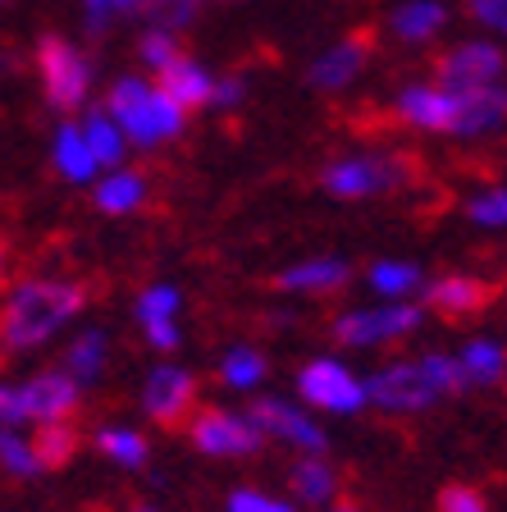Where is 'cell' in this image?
Wrapping results in <instances>:
<instances>
[{"label": "cell", "instance_id": "1", "mask_svg": "<svg viewBox=\"0 0 507 512\" xmlns=\"http://www.w3.org/2000/svg\"><path fill=\"white\" fill-rule=\"evenodd\" d=\"M87 284L83 279H32L19 284L0 307V348H37L46 343L60 325L78 316L87 307Z\"/></svg>", "mask_w": 507, "mask_h": 512}, {"label": "cell", "instance_id": "2", "mask_svg": "<svg viewBox=\"0 0 507 512\" xmlns=\"http://www.w3.org/2000/svg\"><path fill=\"white\" fill-rule=\"evenodd\" d=\"M421 179V160L407 156V151H375V156H348L325 165L320 183H325L329 197H380V192H398L412 188Z\"/></svg>", "mask_w": 507, "mask_h": 512}, {"label": "cell", "instance_id": "3", "mask_svg": "<svg viewBox=\"0 0 507 512\" xmlns=\"http://www.w3.org/2000/svg\"><path fill=\"white\" fill-rule=\"evenodd\" d=\"M37 78H42V92L60 115H74L83 106L87 87H92V64L83 60V51L64 42L60 32H42L37 37Z\"/></svg>", "mask_w": 507, "mask_h": 512}, {"label": "cell", "instance_id": "4", "mask_svg": "<svg viewBox=\"0 0 507 512\" xmlns=\"http://www.w3.org/2000/svg\"><path fill=\"white\" fill-rule=\"evenodd\" d=\"M188 439L192 448L211 453V458H238V453H256L265 444V435L247 416H229L220 407H197L188 416Z\"/></svg>", "mask_w": 507, "mask_h": 512}, {"label": "cell", "instance_id": "5", "mask_svg": "<svg viewBox=\"0 0 507 512\" xmlns=\"http://www.w3.org/2000/svg\"><path fill=\"white\" fill-rule=\"evenodd\" d=\"M434 78H439L434 87H444L453 96L476 92V87H494L503 78V51L489 42H466L434 60Z\"/></svg>", "mask_w": 507, "mask_h": 512}, {"label": "cell", "instance_id": "6", "mask_svg": "<svg viewBox=\"0 0 507 512\" xmlns=\"http://www.w3.org/2000/svg\"><path fill=\"white\" fill-rule=\"evenodd\" d=\"M142 407L160 430H183L192 407H197V375H188L183 366H156L147 380Z\"/></svg>", "mask_w": 507, "mask_h": 512}, {"label": "cell", "instance_id": "7", "mask_svg": "<svg viewBox=\"0 0 507 512\" xmlns=\"http://www.w3.org/2000/svg\"><path fill=\"white\" fill-rule=\"evenodd\" d=\"M366 389V398H375V407H384V412H425V407L434 403V389L430 380L421 375V366L416 362H398V366H384L380 375L370 384H361Z\"/></svg>", "mask_w": 507, "mask_h": 512}, {"label": "cell", "instance_id": "8", "mask_svg": "<svg viewBox=\"0 0 507 512\" xmlns=\"http://www.w3.org/2000/svg\"><path fill=\"white\" fill-rule=\"evenodd\" d=\"M421 325V307H380V311H352V316H338L334 320V339L338 343H389V339H402Z\"/></svg>", "mask_w": 507, "mask_h": 512}, {"label": "cell", "instance_id": "9", "mask_svg": "<svg viewBox=\"0 0 507 512\" xmlns=\"http://www.w3.org/2000/svg\"><path fill=\"white\" fill-rule=\"evenodd\" d=\"M19 412L23 421H69L78 412V380L64 371H46L19 389Z\"/></svg>", "mask_w": 507, "mask_h": 512}, {"label": "cell", "instance_id": "10", "mask_svg": "<svg viewBox=\"0 0 507 512\" xmlns=\"http://www.w3.org/2000/svg\"><path fill=\"white\" fill-rule=\"evenodd\" d=\"M297 389L311 407H325V412H357L366 403L361 380H352V371H343L338 362H311L297 380Z\"/></svg>", "mask_w": 507, "mask_h": 512}, {"label": "cell", "instance_id": "11", "mask_svg": "<svg viewBox=\"0 0 507 512\" xmlns=\"http://www.w3.org/2000/svg\"><path fill=\"white\" fill-rule=\"evenodd\" d=\"M247 421H252L261 435H275V439H288V444L307 448V453H325V430L302 416V407H288L279 398H261V403L247 407Z\"/></svg>", "mask_w": 507, "mask_h": 512}, {"label": "cell", "instance_id": "12", "mask_svg": "<svg viewBox=\"0 0 507 512\" xmlns=\"http://www.w3.org/2000/svg\"><path fill=\"white\" fill-rule=\"evenodd\" d=\"M425 302H430L434 316L462 325V320H476L485 307H494V288H489L485 279H471V275H448V279H434Z\"/></svg>", "mask_w": 507, "mask_h": 512}, {"label": "cell", "instance_id": "13", "mask_svg": "<svg viewBox=\"0 0 507 512\" xmlns=\"http://www.w3.org/2000/svg\"><path fill=\"white\" fill-rule=\"evenodd\" d=\"M115 128H124V138L138 142V147H156V142H169L183 128V110L147 87V96H142L128 115H119Z\"/></svg>", "mask_w": 507, "mask_h": 512}, {"label": "cell", "instance_id": "14", "mask_svg": "<svg viewBox=\"0 0 507 512\" xmlns=\"http://www.w3.org/2000/svg\"><path fill=\"white\" fill-rule=\"evenodd\" d=\"M156 92L165 96V101H174V106L183 110V115H188V110H201L206 106V101H211V74H206V69H201L197 60H192V55H174V60H165L156 69Z\"/></svg>", "mask_w": 507, "mask_h": 512}, {"label": "cell", "instance_id": "15", "mask_svg": "<svg viewBox=\"0 0 507 512\" xmlns=\"http://www.w3.org/2000/svg\"><path fill=\"white\" fill-rule=\"evenodd\" d=\"M370 51H375L370 32H352V37H343L334 51H325L316 64H311V87H320V92H338V87H348L352 78L370 64Z\"/></svg>", "mask_w": 507, "mask_h": 512}, {"label": "cell", "instance_id": "16", "mask_svg": "<svg viewBox=\"0 0 507 512\" xmlns=\"http://www.w3.org/2000/svg\"><path fill=\"white\" fill-rule=\"evenodd\" d=\"M457 115V96L444 92L434 83H416L398 96V119L402 124H416V128H430V133H448Z\"/></svg>", "mask_w": 507, "mask_h": 512}, {"label": "cell", "instance_id": "17", "mask_svg": "<svg viewBox=\"0 0 507 512\" xmlns=\"http://www.w3.org/2000/svg\"><path fill=\"white\" fill-rule=\"evenodd\" d=\"M503 110H507L503 83L476 87V92H462V96H457V115H453V128H448V133H457V138H480L485 128L503 124Z\"/></svg>", "mask_w": 507, "mask_h": 512}, {"label": "cell", "instance_id": "18", "mask_svg": "<svg viewBox=\"0 0 507 512\" xmlns=\"http://www.w3.org/2000/svg\"><path fill=\"white\" fill-rule=\"evenodd\" d=\"M78 444H83V439H78V430L69 426V421H42V426H37V435L28 439L37 471L69 467V462H74V453H78Z\"/></svg>", "mask_w": 507, "mask_h": 512}, {"label": "cell", "instance_id": "19", "mask_svg": "<svg viewBox=\"0 0 507 512\" xmlns=\"http://www.w3.org/2000/svg\"><path fill=\"white\" fill-rule=\"evenodd\" d=\"M348 261H334V256H320V261H302V266L284 270L275 279V288H307V293H334V288L348 284Z\"/></svg>", "mask_w": 507, "mask_h": 512}, {"label": "cell", "instance_id": "20", "mask_svg": "<svg viewBox=\"0 0 507 512\" xmlns=\"http://www.w3.org/2000/svg\"><path fill=\"white\" fill-rule=\"evenodd\" d=\"M439 28H444V5H439V0H407V5L393 14V32H398L407 46L430 42Z\"/></svg>", "mask_w": 507, "mask_h": 512}, {"label": "cell", "instance_id": "21", "mask_svg": "<svg viewBox=\"0 0 507 512\" xmlns=\"http://www.w3.org/2000/svg\"><path fill=\"white\" fill-rule=\"evenodd\" d=\"M55 165H60L64 179H74V183H87L96 174V160H92V151H87L78 124H64L60 133H55Z\"/></svg>", "mask_w": 507, "mask_h": 512}, {"label": "cell", "instance_id": "22", "mask_svg": "<svg viewBox=\"0 0 507 512\" xmlns=\"http://www.w3.org/2000/svg\"><path fill=\"white\" fill-rule=\"evenodd\" d=\"M83 142H87V151H92L96 165H110V170H119V160H124V133L115 128V119H110L106 110L87 115Z\"/></svg>", "mask_w": 507, "mask_h": 512}, {"label": "cell", "instance_id": "23", "mask_svg": "<svg viewBox=\"0 0 507 512\" xmlns=\"http://www.w3.org/2000/svg\"><path fill=\"white\" fill-rule=\"evenodd\" d=\"M288 485H293V494L302 503H325L338 490V471L325 458H302L293 467V476H288Z\"/></svg>", "mask_w": 507, "mask_h": 512}, {"label": "cell", "instance_id": "24", "mask_svg": "<svg viewBox=\"0 0 507 512\" xmlns=\"http://www.w3.org/2000/svg\"><path fill=\"white\" fill-rule=\"evenodd\" d=\"M147 197V179L142 174H128V170H119V174H110L101 188H96V206L106 215H124V211H133V206Z\"/></svg>", "mask_w": 507, "mask_h": 512}, {"label": "cell", "instance_id": "25", "mask_svg": "<svg viewBox=\"0 0 507 512\" xmlns=\"http://www.w3.org/2000/svg\"><path fill=\"white\" fill-rule=\"evenodd\" d=\"M64 366H69V375H74V380H96V375H101V366H106V334H101V330H83L74 339V348H69V357H64Z\"/></svg>", "mask_w": 507, "mask_h": 512}, {"label": "cell", "instance_id": "26", "mask_svg": "<svg viewBox=\"0 0 507 512\" xmlns=\"http://www.w3.org/2000/svg\"><path fill=\"white\" fill-rule=\"evenodd\" d=\"M96 448H101L110 462H119V467H147V458H151V444L138 430H101Z\"/></svg>", "mask_w": 507, "mask_h": 512}, {"label": "cell", "instance_id": "27", "mask_svg": "<svg viewBox=\"0 0 507 512\" xmlns=\"http://www.w3.org/2000/svg\"><path fill=\"white\" fill-rule=\"evenodd\" d=\"M462 371H466V380H476V384H498L503 380V348H498L494 339L466 343Z\"/></svg>", "mask_w": 507, "mask_h": 512}, {"label": "cell", "instance_id": "28", "mask_svg": "<svg viewBox=\"0 0 507 512\" xmlns=\"http://www.w3.org/2000/svg\"><path fill=\"white\" fill-rule=\"evenodd\" d=\"M421 375L430 380L434 398H457L466 389V371L462 362H453V357H444V352H430V357H421Z\"/></svg>", "mask_w": 507, "mask_h": 512}, {"label": "cell", "instance_id": "29", "mask_svg": "<svg viewBox=\"0 0 507 512\" xmlns=\"http://www.w3.org/2000/svg\"><path fill=\"white\" fill-rule=\"evenodd\" d=\"M416 284H421V270L412 261H380V266H370V288H380L384 298H402Z\"/></svg>", "mask_w": 507, "mask_h": 512}, {"label": "cell", "instance_id": "30", "mask_svg": "<svg viewBox=\"0 0 507 512\" xmlns=\"http://www.w3.org/2000/svg\"><path fill=\"white\" fill-rule=\"evenodd\" d=\"M270 371V362H265V352H256V348H233L229 357H224V380L229 384H238V389H247V384H256L261 375Z\"/></svg>", "mask_w": 507, "mask_h": 512}, {"label": "cell", "instance_id": "31", "mask_svg": "<svg viewBox=\"0 0 507 512\" xmlns=\"http://www.w3.org/2000/svg\"><path fill=\"white\" fill-rule=\"evenodd\" d=\"M434 512H489V503L476 485H444L434 499Z\"/></svg>", "mask_w": 507, "mask_h": 512}, {"label": "cell", "instance_id": "32", "mask_svg": "<svg viewBox=\"0 0 507 512\" xmlns=\"http://www.w3.org/2000/svg\"><path fill=\"white\" fill-rule=\"evenodd\" d=\"M0 462H5L14 476H37V462H32L28 439H19L14 430H0Z\"/></svg>", "mask_w": 507, "mask_h": 512}, {"label": "cell", "instance_id": "33", "mask_svg": "<svg viewBox=\"0 0 507 512\" xmlns=\"http://www.w3.org/2000/svg\"><path fill=\"white\" fill-rule=\"evenodd\" d=\"M142 96H147V83H142V78H119V83L106 92V115H110V119L128 115V110L138 106Z\"/></svg>", "mask_w": 507, "mask_h": 512}, {"label": "cell", "instance_id": "34", "mask_svg": "<svg viewBox=\"0 0 507 512\" xmlns=\"http://www.w3.org/2000/svg\"><path fill=\"white\" fill-rule=\"evenodd\" d=\"M471 211V220L476 224H485V229H498V224L507 220V197H503V188H489L485 197H476V202L466 206Z\"/></svg>", "mask_w": 507, "mask_h": 512}, {"label": "cell", "instance_id": "35", "mask_svg": "<svg viewBox=\"0 0 507 512\" xmlns=\"http://www.w3.org/2000/svg\"><path fill=\"white\" fill-rule=\"evenodd\" d=\"M174 307H179V293H174V288H147V293L138 298L142 325H147V320H169L174 316Z\"/></svg>", "mask_w": 507, "mask_h": 512}, {"label": "cell", "instance_id": "36", "mask_svg": "<svg viewBox=\"0 0 507 512\" xmlns=\"http://www.w3.org/2000/svg\"><path fill=\"white\" fill-rule=\"evenodd\" d=\"M138 51H142V60L160 69L165 60H174V55H179V37H174V32H165V28H151L147 37H142Z\"/></svg>", "mask_w": 507, "mask_h": 512}, {"label": "cell", "instance_id": "37", "mask_svg": "<svg viewBox=\"0 0 507 512\" xmlns=\"http://www.w3.org/2000/svg\"><path fill=\"white\" fill-rule=\"evenodd\" d=\"M229 512H293L288 503H275V499H265V494H252V490H238L229 499Z\"/></svg>", "mask_w": 507, "mask_h": 512}, {"label": "cell", "instance_id": "38", "mask_svg": "<svg viewBox=\"0 0 507 512\" xmlns=\"http://www.w3.org/2000/svg\"><path fill=\"white\" fill-rule=\"evenodd\" d=\"M466 5H471V14H476L480 23H489L494 32H503V23H507L503 0H466Z\"/></svg>", "mask_w": 507, "mask_h": 512}, {"label": "cell", "instance_id": "39", "mask_svg": "<svg viewBox=\"0 0 507 512\" xmlns=\"http://www.w3.org/2000/svg\"><path fill=\"white\" fill-rule=\"evenodd\" d=\"M23 412H19V389L0 384V426H19Z\"/></svg>", "mask_w": 507, "mask_h": 512}, {"label": "cell", "instance_id": "40", "mask_svg": "<svg viewBox=\"0 0 507 512\" xmlns=\"http://www.w3.org/2000/svg\"><path fill=\"white\" fill-rule=\"evenodd\" d=\"M147 339L156 343V348H174L179 330H174V320H147Z\"/></svg>", "mask_w": 507, "mask_h": 512}, {"label": "cell", "instance_id": "41", "mask_svg": "<svg viewBox=\"0 0 507 512\" xmlns=\"http://www.w3.org/2000/svg\"><path fill=\"white\" fill-rule=\"evenodd\" d=\"M160 0H119V10H128V14H151Z\"/></svg>", "mask_w": 507, "mask_h": 512}, {"label": "cell", "instance_id": "42", "mask_svg": "<svg viewBox=\"0 0 507 512\" xmlns=\"http://www.w3.org/2000/svg\"><path fill=\"white\" fill-rule=\"evenodd\" d=\"M87 5V14H110V10H119V0H83Z\"/></svg>", "mask_w": 507, "mask_h": 512}, {"label": "cell", "instance_id": "43", "mask_svg": "<svg viewBox=\"0 0 507 512\" xmlns=\"http://www.w3.org/2000/svg\"><path fill=\"white\" fill-rule=\"evenodd\" d=\"M5 270H10V243L0 238V279H5Z\"/></svg>", "mask_w": 507, "mask_h": 512}, {"label": "cell", "instance_id": "44", "mask_svg": "<svg viewBox=\"0 0 507 512\" xmlns=\"http://www.w3.org/2000/svg\"><path fill=\"white\" fill-rule=\"evenodd\" d=\"M329 512H361L357 503H338V508H329Z\"/></svg>", "mask_w": 507, "mask_h": 512}, {"label": "cell", "instance_id": "45", "mask_svg": "<svg viewBox=\"0 0 507 512\" xmlns=\"http://www.w3.org/2000/svg\"><path fill=\"white\" fill-rule=\"evenodd\" d=\"M133 512H156V508H151V503H138V508H133Z\"/></svg>", "mask_w": 507, "mask_h": 512}, {"label": "cell", "instance_id": "46", "mask_svg": "<svg viewBox=\"0 0 507 512\" xmlns=\"http://www.w3.org/2000/svg\"><path fill=\"white\" fill-rule=\"evenodd\" d=\"M0 5H5V0H0Z\"/></svg>", "mask_w": 507, "mask_h": 512}]
</instances>
